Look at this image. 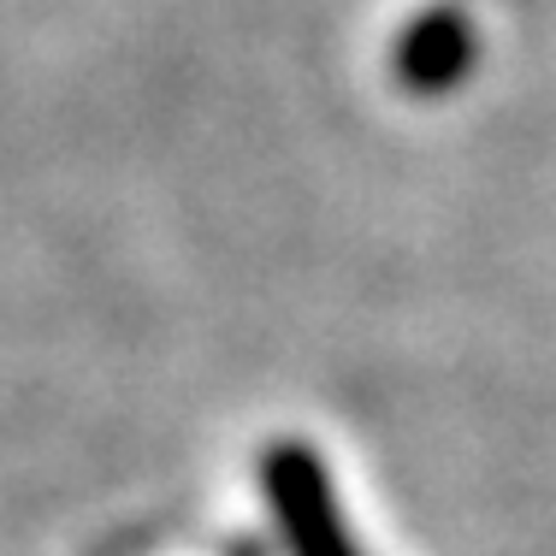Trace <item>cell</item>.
<instances>
[{
    "mask_svg": "<svg viewBox=\"0 0 556 556\" xmlns=\"http://www.w3.org/2000/svg\"><path fill=\"white\" fill-rule=\"evenodd\" d=\"M261 497H267V515L290 556H362L350 527H343L332 473H326V462L302 439L267 444V456H261Z\"/></svg>",
    "mask_w": 556,
    "mask_h": 556,
    "instance_id": "obj_1",
    "label": "cell"
}]
</instances>
